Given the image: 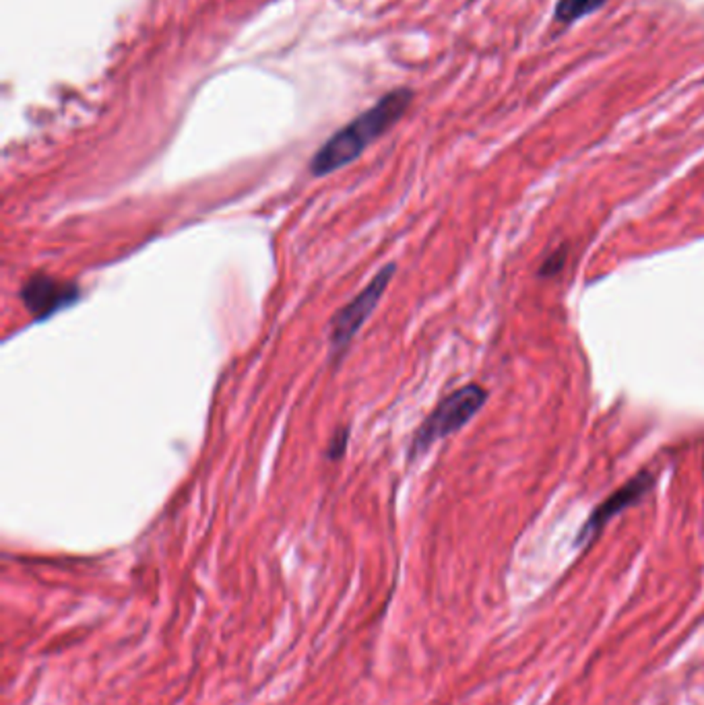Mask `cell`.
<instances>
[{
  "label": "cell",
  "instance_id": "1",
  "mask_svg": "<svg viewBox=\"0 0 704 705\" xmlns=\"http://www.w3.org/2000/svg\"><path fill=\"white\" fill-rule=\"evenodd\" d=\"M412 98L413 95L407 89H396V91L387 93L378 104L366 109L364 114H360L358 118H353L339 133H335L314 155L310 163L312 174H333V171L358 159L364 153V149L370 147L376 139H380L388 128L396 125V120H401V116L412 104Z\"/></svg>",
  "mask_w": 704,
  "mask_h": 705
},
{
  "label": "cell",
  "instance_id": "2",
  "mask_svg": "<svg viewBox=\"0 0 704 705\" xmlns=\"http://www.w3.org/2000/svg\"><path fill=\"white\" fill-rule=\"evenodd\" d=\"M485 399H488V392L475 384L465 386L447 396L418 429L412 446V454H422V451H426L432 443L442 440V437L455 434V431H459L463 426H467L477 415V410L483 407Z\"/></svg>",
  "mask_w": 704,
  "mask_h": 705
},
{
  "label": "cell",
  "instance_id": "3",
  "mask_svg": "<svg viewBox=\"0 0 704 705\" xmlns=\"http://www.w3.org/2000/svg\"><path fill=\"white\" fill-rule=\"evenodd\" d=\"M395 275V266L388 264L387 269H382L370 283L364 287V291H360L350 304L341 307L337 316L333 318L331 324V345L335 353H341L350 345L355 332L360 331L361 324L368 320V316L376 310V305L380 304V297L385 296L388 280Z\"/></svg>",
  "mask_w": 704,
  "mask_h": 705
},
{
  "label": "cell",
  "instance_id": "4",
  "mask_svg": "<svg viewBox=\"0 0 704 705\" xmlns=\"http://www.w3.org/2000/svg\"><path fill=\"white\" fill-rule=\"evenodd\" d=\"M79 297L74 285L60 283L48 275H33L25 280L22 289V299L27 310L36 320H44L56 314L63 307L71 305Z\"/></svg>",
  "mask_w": 704,
  "mask_h": 705
},
{
  "label": "cell",
  "instance_id": "5",
  "mask_svg": "<svg viewBox=\"0 0 704 705\" xmlns=\"http://www.w3.org/2000/svg\"><path fill=\"white\" fill-rule=\"evenodd\" d=\"M651 489H653V475H651V472L645 470V472H640V475H637L634 478H630V481H628L624 487L613 493L612 497H607L605 502L593 512L591 520L585 524V529L580 530V537H578L580 543H587V540H591L595 535H599V530L604 529V526L610 522L613 516H618L620 512H624L626 508H630L632 503H639L640 499L645 497Z\"/></svg>",
  "mask_w": 704,
  "mask_h": 705
},
{
  "label": "cell",
  "instance_id": "6",
  "mask_svg": "<svg viewBox=\"0 0 704 705\" xmlns=\"http://www.w3.org/2000/svg\"><path fill=\"white\" fill-rule=\"evenodd\" d=\"M604 3L605 0H560V4L556 9V17H558V21H562V23H572V21H577V19L589 15V13H593V11H597Z\"/></svg>",
  "mask_w": 704,
  "mask_h": 705
},
{
  "label": "cell",
  "instance_id": "7",
  "mask_svg": "<svg viewBox=\"0 0 704 705\" xmlns=\"http://www.w3.org/2000/svg\"><path fill=\"white\" fill-rule=\"evenodd\" d=\"M564 252L560 250V252H556V254H553L548 262L543 264V269H542V275H552V272H558L560 269H562V264H564Z\"/></svg>",
  "mask_w": 704,
  "mask_h": 705
},
{
  "label": "cell",
  "instance_id": "8",
  "mask_svg": "<svg viewBox=\"0 0 704 705\" xmlns=\"http://www.w3.org/2000/svg\"><path fill=\"white\" fill-rule=\"evenodd\" d=\"M345 443H347V434H341V435L335 437V442L331 443V448H329V456L339 458L341 451L345 450Z\"/></svg>",
  "mask_w": 704,
  "mask_h": 705
}]
</instances>
